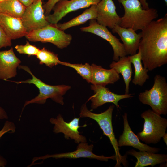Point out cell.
<instances>
[{
    "instance_id": "1",
    "label": "cell",
    "mask_w": 167,
    "mask_h": 167,
    "mask_svg": "<svg viewBox=\"0 0 167 167\" xmlns=\"http://www.w3.org/2000/svg\"><path fill=\"white\" fill-rule=\"evenodd\" d=\"M140 50L143 67L152 71L167 63V14L141 32Z\"/></svg>"
},
{
    "instance_id": "2",
    "label": "cell",
    "mask_w": 167,
    "mask_h": 167,
    "mask_svg": "<svg viewBox=\"0 0 167 167\" xmlns=\"http://www.w3.org/2000/svg\"><path fill=\"white\" fill-rule=\"evenodd\" d=\"M122 5L124 13L120 17L119 26L131 28L135 31L142 30L158 16L154 8H143L139 0H118Z\"/></svg>"
},
{
    "instance_id": "3",
    "label": "cell",
    "mask_w": 167,
    "mask_h": 167,
    "mask_svg": "<svg viewBox=\"0 0 167 167\" xmlns=\"http://www.w3.org/2000/svg\"><path fill=\"white\" fill-rule=\"evenodd\" d=\"M18 68L22 69L29 73L32 76L31 79L19 81H9L17 84L28 83L34 85L38 88L39 94L36 97L29 101H25L24 108L27 105L32 103L40 104H45L47 99L50 98L56 102L62 105L64 104L62 96L71 88V86L64 85H50L47 84L36 77L32 72L29 68L27 66L19 65Z\"/></svg>"
},
{
    "instance_id": "4",
    "label": "cell",
    "mask_w": 167,
    "mask_h": 167,
    "mask_svg": "<svg viewBox=\"0 0 167 167\" xmlns=\"http://www.w3.org/2000/svg\"><path fill=\"white\" fill-rule=\"evenodd\" d=\"M114 107L113 105H111L105 111L100 113H93L88 109L85 104L82 106L80 117H88L95 120L98 123L100 128L102 130L103 134L109 139L115 152V160L116 163L115 167H121V164L124 166L127 165L126 156H122L120 154L118 141L115 138L114 133L112 124V115Z\"/></svg>"
},
{
    "instance_id": "5",
    "label": "cell",
    "mask_w": 167,
    "mask_h": 167,
    "mask_svg": "<svg viewBox=\"0 0 167 167\" xmlns=\"http://www.w3.org/2000/svg\"><path fill=\"white\" fill-rule=\"evenodd\" d=\"M138 98L142 104L150 106L154 113L160 115H166L167 113V83L165 78L156 75L152 87L139 93Z\"/></svg>"
},
{
    "instance_id": "6",
    "label": "cell",
    "mask_w": 167,
    "mask_h": 167,
    "mask_svg": "<svg viewBox=\"0 0 167 167\" xmlns=\"http://www.w3.org/2000/svg\"><path fill=\"white\" fill-rule=\"evenodd\" d=\"M141 117L144 120L143 127L137 137L146 144L157 143L166 133L167 119L150 109L143 112Z\"/></svg>"
},
{
    "instance_id": "7",
    "label": "cell",
    "mask_w": 167,
    "mask_h": 167,
    "mask_svg": "<svg viewBox=\"0 0 167 167\" xmlns=\"http://www.w3.org/2000/svg\"><path fill=\"white\" fill-rule=\"evenodd\" d=\"M29 41L51 43L58 48L67 47L72 39V36L50 24L41 28L31 31L25 36Z\"/></svg>"
},
{
    "instance_id": "8",
    "label": "cell",
    "mask_w": 167,
    "mask_h": 167,
    "mask_svg": "<svg viewBox=\"0 0 167 167\" xmlns=\"http://www.w3.org/2000/svg\"><path fill=\"white\" fill-rule=\"evenodd\" d=\"M20 19L28 33L50 24L45 19L42 0H38L26 7Z\"/></svg>"
},
{
    "instance_id": "9",
    "label": "cell",
    "mask_w": 167,
    "mask_h": 167,
    "mask_svg": "<svg viewBox=\"0 0 167 167\" xmlns=\"http://www.w3.org/2000/svg\"><path fill=\"white\" fill-rule=\"evenodd\" d=\"M80 29L82 31L96 35L109 42L113 50L114 61H117L120 57L127 55L123 44L119 40L113 35L106 27L98 23L96 19L90 20L89 26Z\"/></svg>"
},
{
    "instance_id": "10",
    "label": "cell",
    "mask_w": 167,
    "mask_h": 167,
    "mask_svg": "<svg viewBox=\"0 0 167 167\" xmlns=\"http://www.w3.org/2000/svg\"><path fill=\"white\" fill-rule=\"evenodd\" d=\"M101 0H61L55 5L54 13L45 16L50 24H56L68 13L78 10L97 5Z\"/></svg>"
},
{
    "instance_id": "11",
    "label": "cell",
    "mask_w": 167,
    "mask_h": 167,
    "mask_svg": "<svg viewBox=\"0 0 167 167\" xmlns=\"http://www.w3.org/2000/svg\"><path fill=\"white\" fill-rule=\"evenodd\" d=\"M93 147L92 144L88 145L86 142H81L78 144L76 149L73 152L52 155L47 154L43 156L35 157L33 159L32 162L30 165H33L34 162L37 160H44L50 158L56 159L86 158L105 161H108L109 159L115 160V155L111 156H105L103 155L99 156L95 154L92 152Z\"/></svg>"
},
{
    "instance_id": "12",
    "label": "cell",
    "mask_w": 167,
    "mask_h": 167,
    "mask_svg": "<svg viewBox=\"0 0 167 167\" xmlns=\"http://www.w3.org/2000/svg\"><path fill=\"white\" fill-rule=\"evenodd\" d=\"M80 117L75 118L69 122H66L60 114L56 118H52L49 120L51 124L54 125L53 131L55 133H62L64 134L65 139L74 140L78 144L87 142L86 137L80 135L79 129L86 126V125L81 126L79 125Z\"/></svg>"
},
{
    "instance_id": "13",
    "label": "cell",
    "mask_w": 167,
    "mask_h": 167,
    "mask_svg": "<svg viewBox=\"0 0 167 167\" xmlns=\"http://www.w3.org/2000/svg\"><path fill=\"white\" fill-rule=\"evenodd\" d=\"M91 89L94 94L88 100L92 102L91 107L94 109L107 103H112L117 108L119 107L118 102L121 100L131 98L132 94H118L111 92L108 88L105 86L92 84Z\"/></svg>"
},
{
    "instance_id": "14",
    "label": "cell",
    "mask_w": 167,
    "mask_h": 167,
    "mask_svg": "<svg viewBox=\"0 0 167 167\" xmlns=\"http://www.w3.org/2000/svg\"><path fill=\"white\" fill-rule=\"evenodd\" d=\"M96 13L97 22L112 29L120 22L113 0H101L96 5Z\"/></svg>"
},
{
    "instance_id": "15",
    "label": "cell",
    "mask_w": 167,
    "mask_h": 167,
    "mask_svg": "<svg viewBox=\"0 0 167 167\" xmlns=\"http://www.w3.org/2000/svg\"><path fill=\"white\" fill-rule=\"evenodd\" d=\"M122 117L124 129L122 134L120 136L118 141L119 147L130 146L141 151H145L154 153L159 152L160 150L159 148L151 147L141 143L137 135L133 132L129 126L127 119V114L125 113Z\"/></svg>"
},
{
    "instance_id": "16",
    "label": "cell",
    "mask_w": 167,
    "mask_h": 167,
    "mask_svg": "<svg viewBox=\"0 0 167 167\" xmlns=\"http://www.w3.org/2000/svg\"><path fill=\"white\" fill-rule=\"evenodd\" d=\"M21 60L15 55L12 47L0 51V79L6 81L17 75V69Z\"/></svg>"
},
{
    "instance_id": "17",
    "label": "cell",
    "mask_w": 167,
    "mask_h": 167,
    "mask_svg": "<svg viewBox=\"0 0 167 167\" xmlns=\"http://www.w3.org/2000/svg\"><path fill=\"white\" fill-rule=\"evenodd\" d=\"M112 31L120 37L127 55H132L136 53L142 36L141 32L137 33L131 28H123L118 24L116 25Z\"/></svg>"
},
{
    "instance_id": "18",
    "label": "cell",
    "mask_w": 167,
    "mask_h": 167,
    "mask_svg": "<svg viewBox=\"0 0 167 167\" xmlns=\"http://www.w3.org/2000/svg\"><path fill=\"white\" fill-rule=\"evenodd\" d=\"M0 25L11 40L25 36L28 33L20 18L0 13Z\"/></svg>"
},
{
    "instance_id": "19",
    "label": "cell",
    "mask_w": 167,
    "mask_h": 167,
    "mask_svg": "<svg viewBox=\"0 0 167 167\" xmlns=\"http://www.w3.org/2000/svg\"><path fill=\"white\" fill-rule=\"evenodd\" d=\"M91 83L93 85L105 87L109 84H113L120 79V75L113 68L107 69L100 66L92 64Z\"/></svg>"
},
{
    "instance_id": "20",
    "label": "cell",
    "mask_w": 167,
    "mask_h": 167,
    "mask_svg": "<svg viewBox=\"0 0 167 167\" xmlns=\"http://www.w3.org/2000/svg\"><path fill=\"white\" fill-rule=\"evenodd\" d=\"M127 153L137 159L135 167H152L167 162V155L159 154L145 151L137 152L134 149L128 151Z\"/></svg>"
},
{
    "instance_id": "21",
    "label": "cell",
    "mask_w": 167,
    "mask_h": 167,
    "mask_svg": "<svg viewBox=\"0 0 167 167\" xmlns=\"http://www.w3.org/2000/svg\"><path fill=\"white\" fill-rule=\"evenodd\" d=\"M131 63L128 56L120 57L118 61H113L109 65L110 68H113L123 78L125 85V94L129 93V84L131 80L133 71Z\"/></svg>"
},
{
    "instance_id": "22",
    "label": "cell",
    "mask_w": 167,
    "mask_h": 167,
    "mask_svg": "<svg viewBox=\"0 0 167 167\" xmlns=\"http://www.w3.org/2000/svg\"><path fill=\"white\" fill-rule=\"evenodd\" d=\"M128 57L134 66L135 70V74L132 82L135 85L142 86L149 78L148 74L149 71L143 66L140 50L138 49L137 53Z\"/></svg>"
},
{
    "instance_id": "23",
    "label": "cell",
    "mask_w": 167,
    "mask_h": 167,
    "mask_svg": "<svg viewBox=\"0 0 167 167\" xmlns=\"http://www.w3.org/2000/svg\"><path fill=\"white\" fill-rule=\"evenodd\" d=\"M96 5H92L80 15L71 20L63 23H57L54 25L59 29L64 31L70 28L83 24L89 20L96 19Z\"/></svg>"
},
{
    "instance_id": "24",
    "label": "cell",
    "mask_w": 167,
    "mask_h": 167,
    "mask_svg": "<svg viewBox=\"0 0 167 167\" xmlns=\"http://www.w3.org/2000/svg\"><path fill=\"white\" fill-rule=\"evenodd\" d=\"M26 7L18 0L0 2V13L21 18Z\"/></svg>"
},
{
    "instance_id": "25",
    "label": "cell",
    "mask_w": 167,
    "mask_h": 167,
    "mask_svg": "<svg viewBox=\"0 0 167 167\" xmlns=\"http://www.w3.org/2000/svg\"><path fill=\"white\" fill-rule=\"evenodd\" d=\"M36 56L40 64H44L50 68L58 64L62 65V62L59 60L57 54L44 47L40 49Z\"/></svg>"
},
{
    "instance_id": "26",
    "label": "cell",
    "mask_w": 167,
    "mask_h": 167,
    "mask_svg": "<svg viewBox=\"0 0 167 167\" xmlns=\"http://www.w3.org/2000/svg\"><path fill=\"white\" fill-rule=\"evenodd\" d=\"M62 65L72 68L75 70L82 78L88 83H91L92 78V68L89 64H71L62 62Z\"/></svg>"
},
{
    "instance_id": "27",
    "label": "cell",
    "mask_w": 167,
    "mask_h": 167,
    "mask_svg": "<svg viewBox=\"0 0 167 167\" xmlns=\"http://www.w3.org/2000/svg\"><path fill=\"white\" fill-rule=\"evenodd\" d=\"M16 51L20 54H27L28 56L37 55L40 49L34 45L31 44L28 41L24 45H17L15 47Z\"/></svg>"
},
{
    "instance_id": "28",
    "label": "cell",
    "mask_w": 167,
    "mask_h": 167,
    "mask_svg": "<svg viewBox=\"0 0 167 167\" xmlns=\"http://www.w3.org/2000/svg\"><path fill=\"white\" fill-rule=\"evenodd\" d=\"M11 40L0 25V49L3 47L11 46L12 45Z\"/></svg>"
},
{
    "instance_id": "29",
    "label": "cell",
    "mask_w": 167,
    "mask_h": 167,
    "mask_svg": "<svg viewBox=\"0 0 167 167\" xmlns=\"http://www.w3.org/2000/svg\"><path fill=\"white\" fill-rule=\"evenodd\" d=\"M15 126L13 122L8 121H6L3 128L0 131V139L6 133L15 132Z\"/></svg>"
},
{
    "instance_id": "30",
    "label": "cell",
    "mask_w": 167,
    "mask_h": 167,
    "mask_svg": "<svg viewBox=\"0 0 167 167\" xmlns=\"http://www.w3.org/2000/svg\"><path fill=\"white\" fill-rule=\"evenodd\" d=\"M61 0H48L43 6L45 16L50 14L51 11L55 5Z\"/></svg>"
},
{
    "instance_id": "31",
    "label": "cell",
    "mask_w": 167,
    "mask_h": 167,
    "mask_svg": "<svg viewBox=\"0 0 167 167\" xmlns=\"http://www.w3.org/2000/svg\"><path fill=\"white\" fill-rule=\"evenodd\" d=\"M8 118L7 115L5 111L3 108L0 107V119H7Z\"/></svg>"
},
{
    "instance_id": "32",
    "label": "cell",
    "mask_w": 167,
    "mask_h": 167,
    "mask_svg": "<svg viewBox=\"0 0 167 167\" xmlns=\"http://www.w3.org/2000/svg\"><path fill=\"white\" fill-rule=\"evenodd\" d=\"M141 4L143 9H147L149 8V4L147 2L146 0H139ZM166 5L167 4V0H164Z\"/></svg>"
},
{
    "instance_id": "33",
    "label": "cell",
    "mask_w": 167,
    "mask_h": 167,
    "mask_svg": "<svg viewBox=\"0 0 167 167\" xmlns=\"http://www.w3.org/2000/svg\"><path fill=\"white\" fill-rule=\"evenodd\" d=\"M25 7H27L32 3H33V1L32 0H18Z\"/></svg>"
},
{
    "instance_id": "34",
    "label": "cell",
    "mask_w": 167,
    "mask_h": 167,
    "mask_svg": "<svg viewBox=\"0 0 167 167\" xmlns=\"http://www.w3.org/2000/svg\"><path fill=\"white\" fill-rule=\"evenodd\" d=\"M6 164V160L0 154V167H4Z\"/></svg>"
},
{
    "instance_id": "35",
    "label": "cell",
    "mask_w": 167,
    "mask_h": 167,
    "mask_svg": "<svg viewBox=\"0 0 167 167\" xmlns=\"http://www.w3.org/2000/svg\"><path fill=\"white\" fill-rule=\"evenodd\" d=\"M162 138H163L164 141L167 145V133H165Z\"/></svg>"
},
{
    "instance_id": "36",
    "label": "cell",
    "mask_w": 167,
    "mask_h": 167,
    "mask_svg": "<svg viewBox=\"0 0 167 167\" xmlns=\"http://www.w3.org/2000/svg\"><path fill=\"white\" fill-rule=\"evenodd\" d=\"M33 1V2H36V1H37L38 0H32Z\"/></svg>"
},
{
    "instance_id": "37",
    "label": "cell",
    "mask_w": 167,
    "mask_h": 167,
    "mask_svg": "<svg viewBox=\"0 0 167 167\" xmlns=\"http://www.w3.org/2000/svg\"><path fill=\"white\" fill-rule=\"evenodd\" d=\"M4 0H0V2H1Z\"/></svg>"
}]
</instances>
